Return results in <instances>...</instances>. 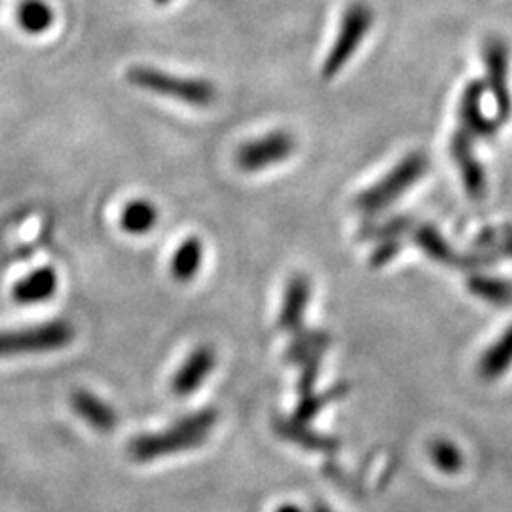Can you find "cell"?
<instances>
[{
	"instance_id": "cell-1",
	"label": "cell",
	"mask_w": 512,
	"mask_h": 512,
	"mask_svg": "<svg viewBox=\"0 0 512 512\" xmlns=\"http://www.w3.org/2000/svg\"><path fill=\"white\" fill-rule=\"evenodd\" d=\"M217 420L219 414L215 408H203L200 412L184 416L183 420L175 421L165 431L139 435L128 444L129 458L137 463H148L154 459L194 450L207 440Z\"/></svg>"
},
{
	"instance_id": "cell-2",
	"label": "cell",
	"mask_w": 512,
	"mask_h": 512,
	"mask_svg": "<svg viewBox=\"0 0 512 512\" xmlns=\"http://www.w3.org/2000/svg\"><path fill=\"white\" fill-rule=\"evenodd\" d=\"M128 80L141 90L171 97L192 107H207L217 99V90L211 82L202 78H179L154 67H131Z\"/></svg>"
},
{
	"instance_id": "cell-3",
	"label": "cell",
	"mask_w": 512,
	"mask_h": 512,
	"mask_svg": "<svg viewBox=\"0 0 512 512\" xmlns=\"http://www.w3.org/2000/svg\"><path fill=\"white\" fill-rule=\"evenodd\" d=\"M374 25V12L366 2H353L344 10L338 27V35L330 46L329 54L323 61L321 74L325 80H332L346 69L353 55L361 48Z\"/></svg>"
},
{
	"instance_id": "cell-4",
	"label": "cell",
	"mask_w": 512,
	"mask_h": 512,
	"mask_svg": "<svg viewBox=\"0 0 512 512\" xmlns=\"http://www.w3.org/2000/svg\"><path fill=\"white\" fill-rule=\"evenodd\" d=\"M74 327L67 321H50L25 329L0 330V359L59 351L73 344Z\"/></svg>"
},
{
	"instance_id": "cell-5",
	"label": "cell",
	"mask_w": 512,
	"mask_h": 512,
	"mask_svg": "<svg viewBox=\"0 0 512 512\" xmlns=\"http://www.w3.org/2000/svg\"><path fill=\"white\" fill-rule=\"evenodd\" d=\"M427 158L421 152L408 154L399 164L395 165L382 181L372 184L361 192L355 200V205L365 213H378L391 203L397 202L406 190L420 181L427 173Z\"/></svg>"
},
{
	"instance_id": "cell-6",
	"label": "cell",
	"mask_w": 512,
	"mask_h": 512,
	"mask_svg": "<svg viewBox=\"0 0 512 512\" xmlns=\"http://www.w3.org/2000/svg\"><path fill=\"white\" fill-rule=\"evenodd\" d=\"M294 150L296 141L293 135L277 129L241 145L236 152V165L245 173H258L289 160Z\"/></svg>"
},
{
	"instance_id": "cell-7",
	"label": "cell",
	"mask_w": 512,
	"mask_h": 512,
	"mask_svg": "<svg viewBox=\"0 0 512 512\" xmlns=\"http://www.w3.org/2000/svg\"><path fill=\"white\" fill-rule=\"evenodd\" d=\"M484 69L486 86L494 97L497 116L495 120L503 126L511 118L512 99L509 90V48L503 38H490L484 46Z\"/></svg>"
},
{
	"instance_id": "cell-8",
	"label": "cell",
	"mask_w": 512,
	"mask_h": 512,
	"mask_svg": "<svg viewBox=\"0 0 512 512\" xmlns=\"http://www.w3.org/2000/svg\"><path fill=\"white\" fill-rule=\"evenodd\" d=\"M486 92L484 82L473 80L465 86L459 101L461 129H465L473 139H490L501 128V124L490 118L482 109V97Z\"/></svg>"
},
{
	"instance_id": "cell-9",
	"label": "cell",
	"mask_w": 512,
	"mask_h": 512,
	"mask_svg": "<svg viewBox=\"0 0 512 512\" xmlns=\"http://www.w3.org/2000/svg\"><path fill=\"white\" fill-rule=\"evenodd\" d=\"M473 141L475 139L465 129H459L458 133H454L452 137L450 150H452L454 162L458 164L467 194L475 200H482L488 190V179H486L484 167L476 160Z\"/></svg>"
},
{
	"instance_id": "cell-10",
	"label": "cell",
	"mask_w": 512,
	"mask_h": 512,
	"mask_svg": "<svg viewBox=\"0 0 512 512\" xmlns=\"http://www.w3.org/2000/svg\"><path fill=\"white\" fill-rule=\"evenodd\" d=\"M217 363V355L209 346H200L194 349L188 359L184 361L183 366L177 370L173 376L171 389L177 397H188L196 389L202 387L205 378L213 372Z\"/></svg>"
},
{
	"instance_id": "cell-11",
	"label": "cell",
	"mask_w": 512,
	"mask_h": 512,
	"mask_svg": "<svg viewBox=\"0 0 512 512\" xmlns=\"http://www.w3.org/2000/svg\"><path fill=\"white\" fill-rule=\"evenodd\" d=\"M71 406L82 420L99 433H110L118 425L116 410L88 389H74Z\"/></svg>"
},
{
	"instance_id": "cell-12",
	"label": "cell",
	"mask_w": 512,
	"mask_h": 512,
	"mask_svg": "<svg viewBox=\"0 0 512 512\" xmlns=\"http://www.w3.org/2000/svg\"><path fill=\"white\" fill-rule=\"evenodd\" d=\"M311 287L306 275H294L287 285L283 306L279 313V327L289 332H298L304 321V313L310 302Z\"/></svg>"
},
{
	"instance_id": "cell-13",
	"label": "cell",
	"mask_w": 512,
	"mask_h": 512,
	"mask_svg": "<svg viewBox=\"0 0 512 512\" xmlns=\"http://www.w3.org/2000/svg\"><path fill=\"white\" fill-rule=\"evenodd\" d=\"M57 274L54 268L44 266L38 268L33 274L23 277L12 289V298L21 306H35L40 302H46L57 291Z\"/></svg>"
},
{
	"instance_id": "cell-14",
	"label": "cell",
	"mask_w": 512,
	"mask_h": 512,
	"mask_svg": "<svg viewBox=\"0 0 512 512\" xmlns=\"http://www.w3.org/2000/svg\"><path fill=\"white\" fill-rule=\"evenodd\" d=\"M512 366V325L509 329L501 334V338L495 342L492 348L488 349L480 363H478V374L488 380L494 382L497 378H501L503 374H507Z\"/></svg>"
},
{
	"instance_id": "cell-15",
	"label": "cell",
	"mask_w": 512,
	"mask_h": 512,
	"mask_svg": "<svg viewBox=\"0 0 512 512\" xmlns=\"http://www.w3.org/2000/svg\"><path fill=\"white\" fill-rule=\"evenodd\" d=\"M202 262V241L198 238L184 239L171 260V274L177 281L188 283L198 275L202 268Z\"/></svg>"
},
{
	"instance_id": "cell-16",
	"label": "cell",
	"mask_w": 512,
	"mask_h": 512,
	"mask_svg": "<svg viewBox=\"0 0 512 512\" xmlns=\"http://www.w3.org/2000/svg\"><path fill=\"white\" fill-rule=\"evenodd\" d=\"M19 27L29 35H42L54 23V10L44 0H23L18 8Z\"/></svg>"
},
{
	"instance_id": "cell-17",
	"label": "cell",
	"mask_w": 512,
	"mask_h": 512,
	"mask_svg": "<svg viewBox=\"0 0 512 512\" xmlns=\"http://www.w3.org/2000/svg\"><path fill=\"white\" fill-rule=\"evenodd\" d=\"M122 228L128 234H135V236H143L148 234L156 222H158V207L154 203L147 202V200H137L126 205L124 213H122Z\"/></svg>"
},
{
	"instance_id": "cell-18",
	"label": "cell",
	"mask_w": 512,
	"mask_h": 512,
	"mask_svg": "<svg viewBox=\"0 0 512 512\" xmlns=\"http://www.w3.org/2000/svg\"><path fill=\"white\" fill-rule=\"evenodd\" d=\"M469 291L486 302H492L494 306H511L512 304V285L503 279H495L488 275H471Z\"/></svg>"
},
{
	"instance_id": "cell-19",
	"label": "cell",
	"mask_w": 512,
	"mask_h": 512,
	"mask_svg": "<svg viewBox=\"0 0 512 512\" xmlns=\"http://www.w3.org/2000/svg\"><path fill=\"white\" fill-rule=\"evenodd\" d=\"M293 344L287 351V359L293 363H306L310 359L319 357V353L329 346V336L323 332H310V334H294Z\"/></svg>"
},
{
	"instance_id": "cell-20",
	"label": "cell",
	"mask_w": 512,
	"mask_h": 512,
	"mask_svg": "<svg viewBox=\"0 0 512 512\" xmlns=\"http://www.w3.org/2000/svg\"><path fill=\"white\" fill-rule=\"evenodd\" d=\"M416 243L420 245L421 251L427 256H431L433 260L437 262H454L456 264V258L452 249L448 247V243L444 241V238L440 236L439 230L435 226H420L414 234Z\"/></svg>"
},
{
	"instance_id": "cell-21",
	"label": "cell",
	"mask_w": 512,
	"mask_h": 512,
	"mask_svg": "<svg viewBox=\"0 0 512 512\" xmlns=\"http://www.w3.org/2000/svg\"><path fill=\"white\" fill-rule=\"evenodd\" d=\"M277 431H279L283 437L294 440V442H298V444H302V446H306V448H313V450H332V448L338 446L334 440L319 437L317 433L310 431L304 423H300V421L296 420L291 421V423H289V421H287V423H279V425H277Z\"/></svg>"
},
{
	"instance_id": "cell-22",
	"label": "cell",
	"mask_w": 512,
	"mask_h": 512,
	"mask_svg": "<svg viewBox=\"0 0 512 512\" xmlns=\"http://www.w3.org/2000/svg\"><path fill=\"white\" fill-rule=\"evenodd\" d=\"M431 459L446 475H456L463 467V456H461L458 446L450 440H435L431 444Z\"/></svg>"
},
{
	"instance_id": "cell-23",
	"label": "cell",
	"mask_w": 512,
	"mask_h": 512,
	"mask_svg": "<svg viewBox=\"0 0 512 512\" xmlns=\"http://www.w3.org/2000/svg\"><path fill=\"white\" fill-rule=\"evenodd\" d=\"M332 399H336V391L332 389L327 395H308L302 399V403L296 410V418L294 420L300 421V423H306L310 421L313 416H317V412L329 404Z\"/></svg>"
},
{
	"instance_id": "cell-24",
	"label": "cell",
	"mask_w": 512,
	"mask_h": 512,
	"mask_svg": "<svg viewBox=\"0 0 512 512\" xmlns=\"http://www.w3.org/2000/svg\"><path fill=\"white\" fill-rule=\"evenodd\" d=\"M401 251V243H397V241H387V243H382L378 249H376V253L372 255V264L374 266H384L387 264L391 258H395V255Z\"/></svg>"
},
{
	"instance_id": "cell-25",
	"label": "cell",
	"mask_w": 512,
	"mask_h": 512,
	"mask_svg": "<svg viewBox=\"0 0 512 512\" xmlns=\"http://www.w3.org/2000/svg\"><path fill=\"white\" fill-rule=\"evenodd\" d=\"M275 512H304L300 507H296V505H283V507H279Z\"/></svg>"
},
{
	"instance_id": "cell-26",
	"label": "cell",
	"mask_w": 512,
	"mask_h": 512,
	"mask_svg": "<svg viewBox=\"0 0 512 512\" xmlns=\"http://www.w3.org/2000/svg\"><path fill=\"white\" fill-rule=\"evenodd\" d=\"M311 512H334V511H330L329 507H327V505H323V503H317V505H313V509H311Z\"/></svg>"
},
{
	"instance_id": "cell-27",
	"label": "cell",
	"mask_w": 512,
	"mask_h": 512,
	"mask_svg": "<svg viewBox=\"0 0 512 512\" xmlns=\"http://www.w3.org/2000/svg\"><path fill=\"white\" fill-rule=\"evenodd\" d=\"M169 2H171V0H154V4H156V6H167Z\"/></svg>"
}]
</instances>
